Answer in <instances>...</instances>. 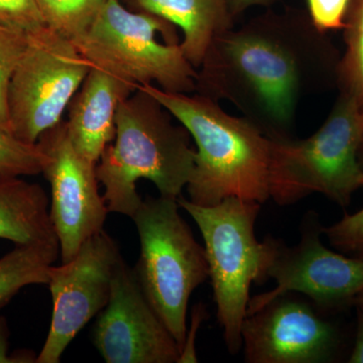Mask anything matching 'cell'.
Masks as SVG:
<instances>
[{"instance_id":"cell-1","label":"cell","mask_w":363,"mask_h":363,"mask_svg":"<svg viewBox=\"0 0 363 363\" xmlns=\"http://www.w3.org/2000/svg\"><path fill=\"white\" fill-rule=\"evenodd\" d=\"M339 60L308 13H267L215 38L195 93L226 100L269 140L291 138L301 101L337 84Z\"/></svg>"},{"instance_id":"cell-2","label":"cell","mask_w":363,"mask_h":363,"mask_svg":"<svg viewBox=\"0 0 363 363\" xmlns=\"http://www.w3.org/2000/svg\"><path fill=\"white\" fill-rule=\"evenodd\" d=\"M156 98L194 138L195 166L187 185L190 201L213 206L229 197L262 204L269 195V140L245 117L227 113L199 94L140 86Z\"/></svg>"},{"instance_id":"cell-3","label":"cell","mask_w":363,"mask_h":363,"mask_svg":"<svg viewBox=\"0 0 363 363\" xmlns=\"http://www.w3.org/2000/svg\"><path fill=\"white\" fill-rule=\"evenodd\" d=\"M143 88L125 98L116 114V135L96 164L109 212L133 217L143 198L136 183L147 179L162 197L177 198L187 187L196 150L189 131Z\"/></svg>"},{"instance_id":"cell-4","label":"cell","mask_w":363,"mask_h":363,"mask_svg":"<svg viewBox=\"0 0 363 363\" xmlns=\"http://www.w3.org/2000/svg\"><path fill=\"white\" fill-rule=\"evenodd\" d=\"M363 138V111L340 92L321 128L304 140H269V195L281 206L320 193L339 206L350 205L362 187L358 150Z\"/></svg>"},{"instance_id":"cell-5","label":"cell","mask_w":363,"mask_h":363,"mask_svg":"<svg viewBox=\"0 0 363 363\" xmlns=\"http://www.w3.org/2000/svg\"><path fill=\"white\" fill-rule=\"evenodd\" d=\"M179 206L196 222L205 243L217 320L230 354L242 348L241 328L247 315L252 283H266L271 245L269 236L255 238L260 203L229 197L213 206H200L183 196Z\"/></svg>"},{"instance_id":"cell-6","label":"cell","mask_w":363,"mask_h":363,"mask_svg":"<svg viewBox=\"0 0 363 363\" xmlns=\"http://www.w3.org/2000/svg\"><path fill=\"white\" fill-rule=\"evenodd\" d=\"M91 65L140 86L157 83L168 92L194 94L197 69L182 51L174 25L119 0H105L96 18L74 43Z\"/></svg>"},{"instance_id":"cell-7","label":"cell","mask_w":363,"mask_h":363,"mask_svg":"<svg viewBox=\"0 0 363 363\" xmlns=\"http://www.w3.org/2000/svg\"><path fill=\"white\" fill-rule=\"evenodd\" d=\"M177 199L147 198L131 217L140 241L135 274L182 352L191 295L209 278L206 252L179 213ZM181 355V354H180Z\"/></svg>"},{"instance_id":"cell-8","label":"cell","mask_w":363,"mask_h":363,"mask_svg":"<svg viewBox=\"0 0 363 363\" xmlns=\"http://www.w3.org/2000/svg\"><path fill=\"white\" fill-rule=\"evenodd\" d=\"M91 67L77 45L49 26L28 33L9 86L11 133L37 143L45 131L61 123Z\"/></svg>"},{"instance_id":"cell-9","label":"cell","mask_w":363,"mask_h":363,"mask_svg":"<svg viewBox=\"0 0 363 363\" xmlns=\"http://www.w3.org/2000/svg\"><path fill=\"white\" fill-rule=\"evenodd\" d=\"M306 214L298 245L290 247L269 236L271 255L267 277L274 279L277 286L250 298L247 315L286 292L303 294L333 313L354 306L355 298L363 290V257H346L324 247L320 240L323 227L318 215Z\"/></svg>"},{"instance_id":"cell-10","label":"cell","mask_w":363,"mask_h":363,"mask_svg":"<svg viewBox=\"0 0 363 363\" xmlns=\"http://www.w3.org/2000/svg\"><path fill=\"white\" fill-rule=\"evenodd\" d=\"M307 296H276L245 317L241 328L245 362L326 363L337 359L343 344L331 315Z\"/></svg>"},{"instance_id":"cell-11","label":"cell","mask_w":363,"mask_h":363,"mask_svg":"<svg viewBox=\"0 0 363 363\" xmlns=\"http://www.w3.org/2000/svg\"><path fill=\"white\" fill-rule=\"evenodd\" d=\"M121 259L118 245L104 229L88 238L70 262L52 266L48 283L51 326L37 363H59L79 332L106 307Z\"/></svg>"},{"instance_id":"cell-12","label":"cell","mask_w":363,"mask_h":363,"mask_svg":"<svg viewBox=\"0 0 363 363\" xmlns=\"http://www.w3.org/2000/svg\"><path fill=\"white\" fill-rule=\"evenodd\" d=\"M37 143L45 156L42 174L51 185L50 215L65 264L88 238L104 230L109 210L98 189L97 164L72 145L66 121L45 131Z\"/></svg>"},{"instance_id":"cell-13","label":"cell","mask_w":363,"mask_h":363,"mask_svg":"<svg viewBox=\"0 0 363 363\" xmlns=\"http://www.w3.org/2000/svg\"><path fill=\"white\" fill-rule=\"evenodd\" d=\"M93 343L107 363H175L181 351L123 259L108 304L98 314Z\"/></svg>"},{"instance_id":"cell-14","label":"cell","mask_w":363,"mask_h":363,"mask_svg":"<svg viewBox=\"0 0 363 363\" xmlns=\"http://www.w3.org/2000/svg\"><path fill=\"white\" fill-rule=\"evenodd\" d=\"M138 86L111 72L91 67L70 104L67 133L79 154L97 164L116 135L119 105Z\"/></svg>"},{"instance_id":"cell-15","label":"cell","mask_w":363,"mask_h":363,"mask_svg":"<svg viewBox=\"0 0 363 363\" xmlns=\"http://www.w3.org/2000/svg\"><path fill=\"white\" fill-rule=\"evenodd\" d=\"M142 11L155 14L183 30L182 51L194 68L219 33L233 28L228 0H135Z\"/></svg>"},{"instance_id":"cell-16","label":"cell","mask_w":363,"mask_h":363,"mask_svg":"<svg viewBox=\"0 0 363 363\" xmlns=\"http://www.w3.org/2000/svg\"><path fill=\"white\" fill-rule=\"evenodd\" d=\"M0 238L16 245L59 243L40 185L21 177H0Z\"/></svg>"},{"instance_id":"cell-17","label":"cell","mask_w":363,"mask_h":363,"mask_svg":"<svg viewBox=\"0 0 363 363\" xmlns=\"http://www.w3.org/2000/svg\"><path fill=\"white\" fill-rule=\"evenodd\" d=\"M59 243L16 245L0 259V309L26 286L49 283Z\"/></svg>"},{"instance_id":"cell-18","label":"cell","mask_w":363,"mask_h":363,"mask_svg":"<svg viewBox=\"0 0 363 363\" xmlns=\"http://www.w3.org/2000/svg\"><path fill=\"white\" fill-rule=\"evenodd\" d=\"M343 30L345 52L339 60L337 85L363 111V0H351Z\"/></svg>"},{"instance_id":"cell-19","label":"cell","mask_w":363,"mask_h":363,"mask_svg":"<svg viewBox=\"0 0 363 363\" xmlns=\"http://www.w3.org/2000/svg\"><path fill=\"white\" fill-rule=\"evenodd\" d=\"M105 0H35L45 25L75 43L89 30Z\"/></svg>"},{"instance_id":"cell-20","label":"cell","mask_w":363,"mask_h":363,"mask_svg":"<svg viewBox=\"0 0 363 363\" xmlns=\"http://www.w3.org/2000/svg\"><path fill=\"white\" fill-rule=\"evenodd\" d=\"M28 37V33L0 23V128L9 133V86L25 52Z\"/></svg>"},{"instance_id":"cell-21","label":"cell","mask_w":363,"mask_h":363,"mask_svg":"<svg viewBox=\"0 0 363 363\" xmlns=\"http://www.w3.org/2000/svg\"><path fill=\"white\" fill-rule=\"evenodd\" d=\"M45 156L38 143H28L0 128V177L42 174Z\"/></svg>"},{"instance_id":"cell-22","label":"cell","mask_w":363,"mask_h":363,"mask_svg":"<svg viewBox=\"0 0 363 363\" xmlns=\"http://www.w3.org/2000/svg\"><path fill=\"white\" fill-rule=\"evenodd\" d=\"M323 233L336 250L350 257H363V208L355 213L346 214L334 225L323 227Z\"/></svg>"},{"instance_id":"cell-23","label":"cell","mask_w":363,"mask_h":363,"mask_svg":"<svg viewBox=\"0 0 363 363\" xmlns=\"http://www.w3.org/2000/svg\"><path fill=\"white\" fill-rule=\"evenodd\" d=\"M0 23L26 33L45 26L35 0H0Z\"/></svg>"},{"instance_id":"cell-24","label":"cell","mask_w":363,"mask_h":363,"mask_svg":"<svg viewBox=\"0 0 363 363\" xmlns=\"http://www.w3.org/2000/svg\"><path fill=\"white\" fill-rule=\"evenodd\" d=\"M308 16L321 32L343 30L351 0H307Z\"/></svg>"},{"instance_id":"cell-25","label":"cell","mask_w":363,"mask_h":363,"mask_svg":"<svg viewBox=\"0 0 363 363\" xmlns=\"http://www.w3.org/2000/svg\"><path fill=\"white\" fill-rule=\"evenodd\" d=\"M9 330L6 319L0 316V363H33L37 357L33 351H9Z\"/></svg>"},{"instance_id":"cell-26","label":"cell","mask_w":363,"mask_h":363,"mask_svg":"<svg viewBox=\"0 0 363 363\" xmlns=\"http://www.w3.org/2000/svg\"><path fill=\"white\" fill-rule=\"evenodd\" d=\"M205 309L202 305L197 306L192 314V325L190 330H187L186 334L185 343H184L183 350H182L180 358L178 363L197 362L196 351L194 347V341L196 332L198 327L202 323L204 319Z\"/></svg>"},{"instance_id":"cell-27","label":"cell","mask_w":363,"mask_h":363,"mask_svg":"<svg viewBox=\"0 0 363 363\" xmlns=\"http://www.w3.org/2000/svg\"><path fill=\"white\" fill-rule=\"evenodd\" d=\"M357 308V334H355L354 345L351 351L348 362L363 363V309Z\"/></svg>"},{"instance_id":"cell-28","label":"cell","mask_w":363,"mask_h":363,"mask_svg":"<svg viewBox=\"0 0 363 363\" xmlns=\"http://www.w3.org/2000/svg\"><path fill=\"white\" fill-rule=\"evenodd\" d=\"M274 1V0H228L229 11L231 16L235 18L250 7L267 6Z\"/></svg>"},{"instance_id":"cell-29","label":"cell","mask_w":363,"mask_h":363,"mask_svg":"<svg viewBox=\"0 0 363 363\" xmlns=\"http://www.w3.org/2000/svg\"><path fill=\"white\" fill-rule=\"evenodd\" d=\"M358 164H359L360 169H362L363 174V138L362 140V143H360L359 150H358Z\"/></svg>"},{"instance_id":"cell-30","label":"cell","mask_w":363,"mask_h":363,"mask_svg":"<svg viewBox=\"0 0 363 363\" xmlns=\"http://www.w3.org/2000/svg\"><path fill=\"white\" fill-rule=\"evenodd\" d=\"M354 307H359L363 309V290L355 298Z\"/></svg>"}]
</instances>
